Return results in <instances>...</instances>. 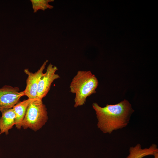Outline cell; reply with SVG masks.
I'll list each match as a JSON object with an SVG mask.
<instances>
[{
  "label": "cell",
  "mask_w": 158,
  "mask_h": 158,
  "mask_svg": "<svg viewBox=\"0 0 158 158\" xmlns=\"http://www.w3.org/2000/svg\"><path fill=\"white\" fill-rule=\"evenodd\" d=\"M98 84L97 78L90 71H78L70 85V92L75 94L74 107L84 104L87 97L96 92Z\"/></svg>",
  "instance_id": "2"
},
{
  "label": "cell",
  "mask_w": 158,
  "mask_h": 158,
  "mask_svg": "<svg viewBox=\"0 0 158 158\" xmlns=\"http://www.w3.org/2000/svg\"><path fill=\"white\" fill-rule=\"evenodd\" d=\"M34 99L24 100L18 102L13 107L16 115L15 126L17 129L22 127L23 121L25 117L27 108L30 102Z\"/></svg>",
  "instance_id": "9"
},
{
  "label": "cell",
  "mask_w": 158,
  "mask_h": 158,
  "mask_svg": "<svg viewBox=\"0 0 158 158\" xmlns=\"http://www.w3.org/2000/svg\"><path fill=\"white\" fill-rule=\"evenodd\" d=\"M153 156L154 158H158V152L155 153Z\"/></svg>",
  "instance_id": "11"
},
{
  "label": "cell",
  "mask_w": 158,
  "mask_h": 158,
  "mask_svg": "<svg viewBox=\"0 0 158 158\" xmlns=\"http://www.w3.org/2000/svg\"><path fill=\"white\" fill-rule=\"evenodd\" d=\"M92 107L97 119V127L104 133L111 134L114 130L126 126L134 111L126 99L116 104H107L104 107L94 102Z\"/></svg>",
  "instance_id": "1"
},
{
  "label": "cell",
  "mask_w": 158,
  "mask_h": 158,
  "mask_svg": "<svg viewBox=\"0 0 158 158\" xmlns=\"http://www.w3.org/2000/svg\"><path fill=\"white\" fill-rule=\"evenodd\" d=\"M32 8L34 13L40 10H44L47 8H52L53 6L49 3L54 1L53 0H31Z\"/></svg>",
  "instance_id": "10"
},
{
  "label": "cell",
  "mask_w": 158,
  "mask_h": 158,
  "mask_svg": "<svg viewBox=\"0 0 158 158\" xmlns=\"http://www.w3.org/2000/svg\"><path fill=\"white\" fill-rule=\"evenodd\" d=\"M24 95L23 91L17 87L5 85L0 88V111L13 108Z\"/></svg>",
  "instance_id": "4"
},
{
  "label": "cell",
  "mask_w": 158,
  "mask_h": 158,
  "mask_svg": "<svg viewBox=\"0 0 158 158\" xmlns=\"http://www.w3.org/2000/svg\"><path fill=\"white\" fill-rule=\"evenodd\" d=\"M42 99L36 98L29 104L22 123L24 129L36 131L44 125L48 119L47 109Z\"/></svg>",
  "instance_id": "3"
},
{
  "label": "cell",
  "mask_w": 158,
  "mask_h": 158,
  "mask_svg": "<svg viewBox=\"0 0 158 158\" xmlns=\"http://www.w3.org/2000/svg\"><path fill=\"white\" fill-rule=\"evenodd\" d=\"M58 70L57 67L50 63L47 67L46 72L40 78L38 85L37 98L42 99L49 91L51 85L54 81L60 78L56 73Z\"/></svg>",
  "instance_id": "5"
},
{
  "label": "cell",
  "mask_w": 158,
  "mask_h": 158,
  "mask_svg": "<svg viewBox=\"0 0 158 158\" xmlns=\"http://www.w3.org/2000/svg\"><path fill=\"white\" fill-rule=\"evenodd\" d=\"M158 152L157 146L155 144L151 145L149 148L142 149L140 144L130 147L129 154L126 158H142L145 156L154 155Z\"/></svg>",
  "instance_id": "8"
},
{
  "label": "cell",
  "mask_w": 158,
  "mask_h": 158,
  "mask_svg": "<svg viewBox=\"0 0 158 158\" xmlns=\"http://www.w3.org/2000/svg\"><path fill=\"white\" fill-rule=\"evenodd\" d=\"M0 118V134L5 133L7 135L9 130L16 123V115L13 108L1 112Z\"/></svg>",
  "instance_id": "7"
},
{
  "label": "cell",
  "mask_w": 158,
  "mask_h": 158,
  "mask_svg": "<svg viewBox=\"0 0 158 158\" xmlns=\"http://www.w3.org/2000/svg\"><path fill=\"white\" fill-rule=\"evenodd\" d=\"M46 60L44 62L38 71L33 73L28 68L24 70L25 73L28 75L26 80L25 88L23 91L25 95L28 98L35 99L37 98V90L39 81L43 74V71L48 62Z\"/></svg>",
  "instance_id": "6"
}]
</instances>
